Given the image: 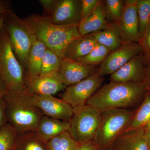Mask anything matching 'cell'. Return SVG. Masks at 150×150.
I'll use <instances>...</instances> for the list:
<instances>
[{"label":"cell","mask_w":150,"mask_h":150,"mask_svg":"<svg viewBox=\"0 0 150 150\" xmlns=\"http://www.w3.org/2000/svg\"><path fill=\"white\" fill-rule=\"evenodd\" d=\"M5 104L4 98H0V130L7 123L6 118L5 110Z\"/></svg>","instance_id":"34"},{"label":"cell","mask_w":150,"mask_h":150,"mask_svg":"<svg viewBox=\"0 0 150 150\" xmlns=\"http://www.w3.org/2000/svg\"><path fill=\"white\" fill-rule=\"evenodd\" d=\"M0 74L8 92L24 91L26 73L14 53L7 31L4 25L0 30Z\"/></svg>","instance_id":"4"},{"label":"cell","mask_w":150,"mask_h":150,"mask_svg":"<svg viewBox=\"0 0 150 150\" xmlns=\"http://www.w3.org/2000/svg\"><path fill=\"white\" fill-rule=\"evenodd\" d=\"M16 131L8 123L0 130V150H13L17 141Z\"/></svg>","instance_id":"28"},{"label":"cell","mask_w":150,"mask_h":150,"mask_svg":"<svg viewBox=\"0 0 150 150\" xmlns=\"http://www.w3.org/2000/svg\"><path fill=\"white\" fill-rule=\"evenodd\" d=\"M36 38L59 56L61 62L67 46L73 40L81 36L77 25H58L48 18L33 14L23 19Z\"/></svg>","instance_id":"2"},{"label":"cell","mask_w":150,"mask_h":150,"mask_svg":"<svg viewBox=\"0 0 150 150\" xmlns=\"http://www.w3.org/2000/svg\"><path fill=\"white\" fill-rule=\"evenodd\" d=\"M43 9V16L48 17L52 12L58 0H40L38 1Z\"/></svg>","instance_id":"32"},{"label":"cell","mask_w":150,"mask_h":150,"mask_svg":"<svg viewBox=\"0 0 150 150\" xmlns=\"http://www.w3.org/2000/svg\"><path fill=\"white\" fill-rule=\"evenodd\" d=\"M11 10V6L10 1L0 0V14H6Z\"/></svg>","instance_id":"35"},{"label":"cell","mask_w":150,"mask_h":150,"mask_svg":"<svg viewBox=\"0 0 150 150\" xmlns=\"http://www.w3.org/2000/svg\"><path fill=\"white\" fill-rule=\"evenodd\" d=\"M109 148L111 150H149L144 127L125 130Z\"/></svg>","instance_id":"16"},{"label":"cell","mask_w":150,"mask_h":150,"mask_svg":"<svg viewBox=\"0 0 150 150\" xmlns=\"http://www.w3.org/2000/svg\"><path fill=\"white\" fill-rule=\"evenodd\" d=\"M69 121L43 115L35 132L42 141L47 143L59 134L69 131Z\"/></svg>","instance_id":"18"},{"label":"cell","mask_w":150,"mask_h":150,"mask_svg":"<svg viewBox=\"0 0 150 150\" xmlns=\"http://www.w3.org/2000/svg\"><path fill=\"white\" fill-rule=\"evenodd\" d=\"M146 66L143 53L139 54L110 75V82L143 84Z\"/></svg>","instance_id":"15"},{"label":"cell","mask_w":150,"mask_h":150,"mask_svg":"<svg viewBox=\"0 0 150 150\" xmlns=\"http://www.w3.org/2000/svg\"><path fill=\"white\" fill-rule=\"evenodd\" d=\"M135 110L110 109L101 112L99 127L93 141L100 149L109 148L129 125Z\"/></svg>","instance_id":"6"},{"label":"cell","mask_w":150,"mask_h":150,"mask_svg":"<svg viewBox=\"0 0 150 150\" xmlns=\"http://www.w3.org/2000/svg\"><path fill=\"white\" fill-rule=\"evenodd\" d=\"M137 0L124 1L122 16L116 23L122 43L137 42L140 39L137 11Z\"/></svg>","instance_id":"11"},{"label":"cell","mask_w":150,"mask_h":150,"mask_svg":"<svg viewBox=\"0 0 150 150\" xmlns=\"http://www.w3.org/2000/svg\"><path fill=\"white\" fill-rule=\"evenodd\" d=\"M110 53L107 48L97 43L87 56L76 61L87 66H98L102 64Z\"/></svg>","instance_id":"26"},{"label":"cell","mask_w":150,"mask_h":150,"mask_svg":"<svg viewBox=\"0 0 150 150\" xmlns=\"http://www.w3.org/2000/svg\"><path fill=\"white\" fill-rule=\"evenodd\" d=\"M101 118V112L88 105L74 110L69 131L80 145L93 140Z\"/></svg>","instance_id":"7"},{"label":"cell","mask_w":150,"mask_h":150,"mask_svg":"<svg viewBox=\"0 0 150 150\" xmlns=\"http://www.w3.org/2000/svg\"><path fill=\"white\" fill-rule=\"evenodd\" d=\"M150 121V94L147 93L139 107L134 111L126 130L143 128Z\"/></svg>","instance_id":"22"},{"label":"cell","mask_w":150,"mask_h":150,"mask_svg":"<svg viewBox=\"0 0 150 150\" xmlns=\"http://www.w3.org/2000/svg\"><path fill=\"white\" fill-rule=\"evenodd\" d=\"M8 92L7 87L0 74V98H3Z\"/></svg>","instance_id":"37"},{"label":"cell","mask_w":150,"mask_h":150,"mask_svg":"<svg viewBox=\"0 0 150 150\" xmlns=\"http://www.w3.org/2000/svg\"></svg>","instance_id":"42"},{"label":"cell","mask_w":150,"mask_h":150,"mask_svg":"<svg viewBox=\"0 0 150 150\" xmlns=\"http://www.w3.org/2000/svg\"><path fill=\"white\" fill-rule=\"evenodd\" d=\"M98 68V66H87L71 59L64 58L61 62L58 74L65 86L68 87L95 74Z\"/></svg>","instance_id":"12"},{"label":"cell","mask_w":150,"mask_h":150,"mask_svg":"<svg viewBox=\"0 0 150 150\" xmlns=\"http://www.w3.org/2000/svg\"><path fill=\"white\" fill-rule=\"evenodd\" d=\"M110 150H111V149H110Z\"/></svg>","instance_id":"41"},{"label":"cell","mask_w":150,"mask_h":150,"mask_svg":"<svg viewBox=\"0 0 150 150\" xmlns=\"http://www.w3.org/2000/svg\"><path fill=\"white\" fill-rule=\"evenodd\" d=\"M66 88L57 73L26 78L25 89L22 93L35 95L54 96Z\"/></svg>","instance_id":"14"},{"label":"cell","mask_w":150,"mask_h":150,"mask_svg":"<svg viewBox=\"0 0 150 150\" xmlns=\"http://www.w3.org/2000/svg\"><path fill=\"white\" fill-rule=\"evenodd\" d=\"M61 60L54 51L47 48L43 56L40 76L54 74L59 71Z\"/></svg>","instance_id":"25"},{"label":"cell","mask_w":150,"mask_h":150,"mask_svg":"<svg viewBox=\"0 0 150 150\" xmlns=\"http://www.w3.org/2000/svg\"><path fill=\"white\" fill-rule=\"evenodd\" d=\"M7 122L18 135L35 132L43 113L22 98L18 93L8 92L4 96Z\"/></svg>","instance_id":"3"},{"label":"cell","mask_w":150,"mask_h":150,"mask_svg":"<svg viewBox=\"0 0 150 150\" xmlns=\"http://www.w3.org/2000/svg\"><path fill=\"white\" fill-rule=\"evenodd\" d=\"M47 48L44 43L35 39L28 54L26 78L40 76L43 56Z\"/></svg>","instance_id":"20"},{"label":"cell","mask_w":150,"mask_h":150,"mask_svg":"<svg viewBox=\"0 0 150 150\" xmlns=\"http://www.w3.org/2000/svg\"><path fill=\"white\" fill-rule=\"evenodd\" d=\"M108 24L104 1L100 0L93 11L81 21L78 28L81 35L83 36L102 30Z\"/></svg>","instance_id":"17"},{"label":"cell","mask_w":150,"mask_h":150,"mask_svg":"<svg viewBox=\"0 0 150 150\" xmlns=\"http://www.w3.org/2000/svg\"><path fill=\"white\" fill-rule=\"evenodd\" d=\"M145 130H146V137L148 147H149V150H150V131L146 129H145Z\"/></svg>","instance_id":"38"},{"label":"cell","mask_w":150,"mask_h":150,"mask_svg":"<svg viewBox=\"0 0 150 150\" xmlns=\"http://www.w3.org/2000/svg\"><path fill=\"white\" fill-rule=\"evenodd\" d=\"M147 93L142 83L110 82L100 87L86 104L100 112L110 109L131 110L142 102Z\"/></svg>","instance_id":"1"},{"label":"cell","mask_w":150,"mask_h":150,"mask_svg":"<svg viewBox=\"0 0 150 150\" xmlns=\"http://www.w3.org/2000/svg\"><path fill=\"white\" fill-rule=\"evenodd\" d=\"M137 11L140 38L150 23V0H137Z\"/></svg>","instance_id":"27"},{"label":"cell","mask_w":150,"mask_h":150,"mask_svg":"<svg viewBox=\"0 0 150 150\" xmlns=\"http://www.w3.org/2000/svg\"><path fill=\"white\" fill-rule=\"evenodd\" d=\"M81 0H58L54 10L48 17L58 25H77L81 21Z\"/></svg>","instance_id":"13"},{"label":"cell","mask_w":150,"mask_h":150,"mask_svg":"<svg viewBox=\"0 0 150 150\" xmlns=\"http://www.w3.org/2000/svg\"><path fill=\"white\" fill-rule=\"evenodd\" d=\"M104 81L103 77L96 74L92 75L78 83L67 87L61 95V99L73 110L83 107L100 88Z\"/></svg>","instance_id":"8"},{"label":"cell","mask_w":150,"mask_h":150,"mask_svg":"<svg viewBox=\"0 0 150 150\" xmlns=\"http://www.w3.org/2000/svg\"><path fill=\"white\" fill-rule=\"evenodd\" d=\"M23 99L37 107L43 115L63 121H69L74 110L62 99L54 96L35 95L18 93Z\"/></svg>","instance_id":"9"},{"label":"cell","mask_w":150,"mask_h":150,"mask_svg":"<svg viewBox=\"0 0 150 150\" xmlns=\"http://www.w3.org/2000/svg\"><path fill=\"white\" fill-rule=\"evenodd\" d=\"M143 84L147 93L150 94V62L145 67Z\"/></svg>","instance_id":"33"},{"label":"cell","mask_w":150,"mask_h":150,"mask_svg":"<svg viewBox=\"0 0 150 150\" xmlns=\"http://www.w3.org/2000/svg\"><path fill=\"white\" fill-rule=\"evenodd\" d=\"M139 43L143 50L146 64L150 62V23L140 38Z\"/></svg>","instance_id":"30"},{"label":"cell","mask_w":150,"mask_h":150,"mask_svg":"<svg viewBox=\"0 0 150 150\" xmlns=\"http://www.w3.org/2000/svg\"><path fill=\"white\" fill-rule=\"evenodd\" d=\"M144 127L145 129H147V130L150 131V121L149 122V123H148Z\"/></svg>","instance_id":"40"},{"label":"cell","mask_w":150,"mask_h":150,"mask_svg":"<svg viewBox=\"0 0 150 150\" xmlns=\"http://www.w3.org/2000/svg\"><path fill=\"white\" fill-rule=\"evenodd\" d=\"M93 34L97 43L106 47L110 52L118 48L122 43L119 29L115 23H108L104 29Z\"/></svg>","instance_id":"21"},{"label":"cell","mask_w":150,"mask_h":150,"mask_svg":"<svg viewBox=\"0 0 150 150\" xmlns=\"http://www.w3.org/2000/svg\"><path fill=\"white\" fill-rule=\"evenodd\" d=\"M76 150H100V149L92 141L79 145Z\"/></svg>","instance_id":"36"},{"label":"cell","mask_w":150,"mask_h":150,"mask_svg":"<svg viewBox=\"0 0 150 150\" xmlns=\"http://www.w3.org/2000/svg\"><path fill=\"white\" fill-rule=\"evenodd\" d=\"M142 53L143 50L139 43H122L120 47L110 52L98 67L96 74L101 77L112 74L134 57Z\"/></svg>","instance_id":"10"},{"label":"cell","mask_w":150,"mask_h":150,"mask_svg":"<svg viewBox=\"0 0 150 150\" xmlns=\"http://www.w3.org/2000/svg\"><path fill=\"white\" fill-rule=\"evenodd\" d=\"M5 15L6 14H0V30L4 25V20Z\"/></svg>","instance_id":"39"},{"label":"cell","mask_w":150,"mask_h":150,"mask_svg":"<svg viewBox=\"0 0 150 150\" xmlns=\"http://www.w3.org/2000/svg\"><path fill=\"white\" fill-rule=\"evenodd\" d=\"M46 144L48 150H76L79 146L69 131L54 137Z\"/></svg>","instance_id":"24"},{"label":"cell","mask_w":150,"mask_h":150,"mask_svg":"<svg viewBox=\"0 0 150 150\" xmlns=\"http://www.w3.org/2000/svg\"><path fill=\"white\" fill-rule=\"evenodd\" d=\"M14 150H48L47 144L38 136L35 132L18 135Z\"/></svg>","instance_id":"23"},{"label":"cell","mask_w":150,"mask_h":150,"mask_svg":"<svg viewBox=\"0 0 150 150\" xmlns=\"http://www.w3.org/2000/svg\"><path fill=\"white\" fill-rule=\"evenodd\" d=\"M100 0H81V20L93 11Z\"/></svg>","instance_id":"31"},{"label":"cell","mask_w":150,"mask_h":150,"mask_svg":"<svg viewBox=\"0 0 150 150\" xmlns=\"http://www.w3.org/2000/svg\"><path fill=\"white\" fill-rule=\"evenodd\" d=\"M4 26L14 53L26 74L28 54L36 38L23 19L19 18L12 9L6 14Z\"/></svg>","instance_id":"5"},{"label":"cell","mask_w":150,"mask_h":150,"mask_svg":"<svg viewBox=\"0 0 150 150\" xmlns=\"http://www.w3.org/2000/svg\"><path fill=\"white\" fill-rule=\"evenodd\" d=\"M97 44L93 33L81 36L68 45L64 53V58L77 61L87 56Z\"/></svg>","instance_id":"19"},{"label":"cell","mask_w":150,"mask_h":150,"mask_svg":"<svg viewBox=\"0 0 150 150\" xmlns=\"http://www.w3.org/2000/svg\"><path fill=\"white\" fill-rule=\"evenodd\" d=\"M105 15L108 23H117L120 21L124 7L123 0H105Z\"/></svg>","instance_id":"29"}]
</instances>
